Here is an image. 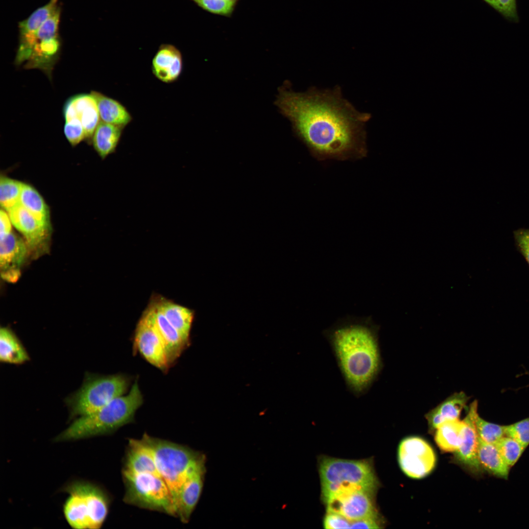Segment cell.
<instances>
[{
  "label": "cell",
  "mask_w": 529,
  "mask_h": 529,
  "mask_svg": "<svg viewBox=\"0 0 529 529\" xmlns=\"http://www.w3.org/2000/svg\"><path fill=\"white\" fill-rule=\"evenodd\" d=\"M275 104L315 153L339 157L364 149L365 126L371 115L358 111L342 96L340 87L300 93L286 84L279 88Z\"/></svg>",
  "instance_id": "obj_1"
},
{
  "label": "cell",
  "mask_w": 529,
  "mask_h": 529,
  "mask_svg": "<svg viewBox=\"0 0 529 529\" xmlns=\"http://www.w3.org/2000/svg\"><path fill=\"white\" fill-rule=\"evenodd\" d=\"M378 328L370 316H347L325 331L349 387L360 394L372 384L380 368Z\"/></svg>",
  "instance_id": "obj_2"
},
{
  "label": "cell",
  "mask_w": 529,
  "mask_h": 529,
  "mask_svg": "<svg viewBox=\"0 0 529 529\" xmlns=\"http://www.w3.org/2000/svg\"><path fill=\"white\" fill-rule=\"evenodd\" d=\"M143 402L137 381L125 395L118 396L97 410L79 416L57 435L56 442L84 439L111 433L132 422Z\"/></svg>",
  "instance_id": "obj_3"
},
{
  "label": "cell",
  "mask_w": 529,
  "mask_h": 529,
  "mask_svg": "<svg viewBox=\"0 0 529 529\" xmlns=\"http://www.w3.org/2000/svg\"><path fill=\"white\" fill-rule=\"evenodd\" d=\"M318 471L322 502L342 489L378 490L380 485L371 458L352 460L323 456L319 458Z\"/></svg>",
  "instance_id": "obj_4"
},
{
  "label": "cell",
  "mask_w": 529,
  "mask_h": 529,
  "mask_svg": "<svg viewBox=\"0 0 529 529\" xmlns=\"http://www.w3.org/2000/svg\"><path fill=\"white\" fill-rule=\"evenodd\" d=\"M141 440L151 451L158 471L168 485L176 509L181 487L192 469L205 458L199 452L144 434Z\"/></svg>",
  "instance_id": "obj_5"
},
{
  "label": "cell",
  "mask_w": 529,
  "mask_h": 529,
  "mask_svg": "<svg viewBox=\"0 0 529 529\" xmlns=\"http://www.w3.org/2000/svg\"><path fill=\"white\" fill-rule=\"evenodd\" d=\"M69 496L63 513L69 525L74 529H98L105 522L109 511V499L98 486L77 481L64 489Z\"/></svg>",
  "instance_id": "obj_6"
},
{
  "label": "cell",
  "mask_w": 529,
  "mask_h": 529,
  "mask_svg": "<svg viewBox=\"0 0 529 529\" xmlns=\"http://www.w3.org/2000/svg\"><path fill=\"white\" fill-rule=\"evenodd\" d=\"M122 476L126 503L176 516L171 492L160 475L122 471Z\"/></svg>",
  "instance_id": "obj_7"
},
{
  "label": "cell",
  "mask_w": 529,
  "mask_h": 529,
  "mask_svg": "<svg viewBox=\"0 0 529 529\" xmlns=\"http://www.w3.org/2000/svg\"><path fill=\"white\" fill-rule=\"evenodd\" d=\"M129 384V378L122 374L89 377L67 400L71 416H81L97 410L123 395Z\"/></svg>",
  "instance_id": "obj_8"
},
{
  "label": "cell",
  "mask_w": 529,
  "mask_h": 529,
  "mask_svg": "<svg viewBox=\"0 0 529 529\" xmlns=\"http://www.w3.org/2000/svg\"><path fill=\"white\" fill-rule=\"evenodd\" d=\"M377 490L360 487L339 490L323 502L326 511L338 513L353 521L382 517L376 503Z\"/></svg>",
  "instance_id": "obj_9"
},
{
  "label": "cell",
  "mask_w": 529,
  "mask_h": 529,
  "mask_svg": "<svg viewBox=\"0 0 529 529\" xmlns=\"http://www.w3.org/2000/svg\"><path fill=\"white\" fill-rule=\"evenodd\" d=\"M400 467L408 477L413 479L425 477L433 470L436 457L431 445L418 436H409L400 442L398 450Z\"/></svg>",
  "instance_id": "obj_10"
},
{
  "label": "cell",
  "mask_w": 529,
  "mask_h": 529,
  "mask_svg": "<svg viewBox=\"0 0 529 529\" xmlns=\"http://www.w3.org/2000/svg\"><path fill=\"white\" fill-rule=\"evenodd\" d=\"M134 349L149 363L164 372L169 363L163 340L145 310L138 321L134 336Z\"/></svg>",
  "instance_id": "obj_11"
},
{
  "label": "cell",
  "mask_w": 529,
  "mask_h": 529,
  "mask_svg": "<svg viewBox=\"0 0 529 529\" xmlns=\"http://www.w3.org/2000/svg\"><path fill=\"white\" fill-rule=\"evenodd\" d=\"M478 402H472L467 413L462 420V437L458 450L455 452L457 460L474 475L482 474V470L478 459V451L479 436L477 432L475 417L478 412Z\"/></svg>",
  "instance_id": "obj_12"
},
{
  "label": "cell",
  "mask_w": 529,
  "mask_h": 529,
  "mask_svg": "<svg viewBox=\"0 0 529 529\" xmlns=\"http://www.w3.org/2000/svg\"><path fill=\"white\" fill-rule=\"evenodd\" d=\"M7 213L13 226L23 236L28 249L36 255L45 251L51 229L40 223L20 204Z\"/></svg>",
  "instance_id": "obj_13"
},
{
  "label": "cell",
  "mask_w": 529,
  "mask_h": 529,
  "mask_svg": "<svg viewBox=\"0 0 529 529\" xmlns=\"http://www.w3.org/2000/svg\"><path fill=\"white\" fill-rule=\"evenodd\" d=\"M28 249L24 239L13 232L0 239V274L5 281L14 283L18 280Z\"/></svg>",
  "instance_id": "obj_14"
},
{
  "label": "cell",
  "mask_w": 529,
  "mask_h": 529,
  "mask_svg": "<svg viewBox=\"0 0 529 529\" xmlns=\"http://www.w3.org/2000/svg\"><path fill=\"white\" fill-rule=\"evenodd\" d=\"M206 458L190 471L180 490L176 506V517L187 523L194 510L203 489L206 472Z\"/></svg>",
  "instance_id": "obj_15"
},
{
  "label": "cell",
  "mask_w": 529,
  "mask_h": 529,
  "mask_svg": "<svg viewBox=\"0 0 529 529\" xmlns=\"http://www.w3.org/2000/svg\"><path fill=\"white\" fill-rule=\"evenodd\" d=\"M63 113L65 120H77L83 126L86 138H92L101 120L96 100L91 93L70 98L64 106Z\"/></svg>",
  "instance_id": "obj_16"
},
{
  "label": "cell",
  "mask_w": 529,
  "mask_h": 529,
  "mask_svg": "<svg viewBox=\"0 0 529 529\" xmlns=\"http://www.w3.org/2000/svg\"><path fill=\"white\" fill-rule=\"evenodd\" d=\"M145 310L149 313L163 340L171 366L180 356L189 342L169 323L153 299Z\"/></svg>",
  "instance_id": "obj_17"
},
{
  "label": "cell",
  "mask_w": 529,
  "mask_h": 529,
  "mask_svg": "<svg viewBox=\"0 0 529 529\" xmlns=\"http://www.w3.org/2000/svg\"><path fill=\"white\" fill-rule=\"evenodd\" d=\"M58 0H50L46 5L34 11L27 19L19 23V45L16 62H20L27 54L40 26L58 8Z\"/></svg>",
  "instance_id": "obj_18"
},
{
  "label": "cell",
  "mask_w": 529,
  "mask_h": 529,
  "mask_svg": "<svg viewBox=\"0 0 529 529\" xmlns=\"http://www.w3.org/2000/svg\"><path fill=\"white\" fill-rule=\"evenodd\" d=\"M183 67L180 50L171 45H163L154 56L151 63L153 75L166 83H171L180 76Z\"/></svg>",
  "instance_id": "obj_19"
},
{
  "label": "cell",
  "mask_w": 529,
  "mask_h": 529,
  "mask_svg": "<svg viewBox=\"0 0 529 529\" xmlns=\"http://www.w3.org/2000/svg\"><path fill=\"white\" fill-rule=\"evenodd\" d=\"M122 471L160 475L151 451L141 439L129 440Z\"/></svg>",
  "instance_id": "obj_20"
},
{
  "label": "cell",
  "mask_w": 529,
  "mask_h": 529,
  "mask_svg": "<svg viewBox=\"0 0 529 529\" xmlns=\"http://www.w3.org/2000/svg\"><path fill=\"white\" fill-rule=\"evenodd\" d=\"M153 300L169 323L189 342L193 311L163 297H156Z\"/></svg>",
  "instance_id": "obj_21"
},
{
  "label": "cell",
  "mask_w": 529,
  "mask_h": 529,
  "mask_svg": "<svg viewBox=\"0 0 529 529\" xmlns=\"http://www.w3.org/2000/svg\"><path fill=\"white\" fill-rule=\"evenodd\" d=\"M478 457L483 471L498 478L508 479L511 468L503 459L496 444L485 442L479 438Z\"/></svg>",
  "instance_id": "obj_22"
},
{
  "label": "cell",
  "mask_w": 529,
  "mask_h": 529,
  "mask_svg": "<svg viewBox=\"0 0 529 529\" xmlns=\"http://www.w3.org/2000/svg\"><path fill=\"white\" fill-rule=\"evenodd\" d=\"M101 120L125 127L133 120L127 108L120 102L100 93L92 91Z\"/></svg>",
  "instance_id": "obj_23"
},
{
  "label": "cell",
  "mask_w": 529,
  "mask_h": 529,
  "mask_svg": "<svg viewBox=\"0 0 529 529\" xmlns=\"http://www.w3.org/2000/svg\"><path fill=\"white\" fill-rule=\"evenodd\" d=\"M124 128L100 121L92 139L95 149L102 159L115 151Z\"/></svg>",
  "instance_id": "obj_24"
},
{
  "label": "cell",
  "mask_w": 529,
  "mask_h": 529,
  "mask_svg": "<svg viewBox=\"0 0 529 529\" xmlns=\"http://www.w3.org/2000/svg\"><path fill=\"white\" fill-rule=\"evenodd\" d=\"M469 399L463 392L455 393L428 412V417L436 426L447 421L458 419Z\"/></svg>",
  "instance_id": "obj_25"
},
{
  "label": "cell",
  "mask_w": 529,
  "mask_h": 529,
  "mask_svg": "<svg viewBox=\"0 0 529 529\" xmlns=\"http://www.w3.org/2000/svg\"><path fill=\"white\" fill-rule=\"evenodd\" d=\"M29 360L28 353L15 334L7 328H1L0 330V361L20 364Z\"/></svg>",
  "instance_id": "obj_26"
},
{
  "label": "cell",
  "mask_w": 529,
  "mask_h": 529,
  "mask_svg": "<svg viewBox=\"0 0 529 529\" xmlns=\"http://www.w3.org/2000/svg\"><path fill=\"white\" fill-rule=\"evenodd\" d=\"M20 204L28 211L40 223L51 229L48 207L40 194L30 185L23 184Z\"/></svg>",
  "instance_id": "obj_27"
},
{
  "label": "cell",
  "mask_w": 529,
  "mask_h": 529,
  "mask_svg": "<svg viewBox=\"0 0 529 529\" xmlns=\"http://www.w3.org/2000/svg\"><path fill=\"white\" fill-rule=\"evenodd\" d=\"M462 431V420L446 421L435 430L434 440L441 451L455 453L460 445Z\"/></svg>",
  "instance_id": "obj_28"
},
{
  "label": "cell",
  "mask_w": 529,
  "mask_h": 529,
  "mask_svg": "<svg viewBox=\"0 0 529 529\" xmlns=\"http://www.w3.org/2000/svg\"><path fill=\"white\" fill-rule=\"evenodd\" d=\"M24 183L1 176L0 179V203L7 212L20 204Z\"/></svg>",
  "instance_id": "obj_29"
},
{
  "label": "cell",
  "mask_w": 529,
  "mask_h": 529,
  "mask_svg": "<svg viewBox=\"0 0 529 529\" xmlns=\"http://www.w3.org/2000/svg\"><path fill=\"white\" fill-rule=\"evenodd\" d=\"M475 423L479 438L485 442L497 444L505 436V425L487 421L481 418L478 412L476 415Z\"/></svg>",
  "instance_id": "obj_30"
},
{
  "label": "cell",
  "mask_w": 529,
  "mask_h": 529,
  "mask_svg": "<svg viewBox=\"0 0 529 529\" xmlns=\"http://www.w3.org/2000/svg\"><path fill=\"white\" fill-rule=\"evenodd\" d=\"M496 445L510 468L516 463L526 449L517 441L508 436L503 437Z\"/></svg>",
  "instance_id": "obj_31"
},
{
  "label": "cell",
  "mask_w": 529,
  "mask_h": 529,
  "mask_svg": "<svg viewBox=\"0 0 529 529\" xmlns=\"http://www.w3.org/2000/svg\"><path fill=\"white\" fill-rule=\"evenodd\" d=\"M505 427V436L515 439L526 449L529 445V417Z\"/></svg>",
  "instance_id": "obj_32"
},
{
  "label": "cell",
  "mask_w": 529,
  "mask_h": 529,
  "mask_svg": "<svg viewBox=\"0 0 529 529\" xmlns=\"http://www.w3.org/2000/svg\"><path fill=\"white\" fill-rule=\"evenodd\" d=\"M60 17V8L58 7L40 26L36 33L33 44L37 40L46 39L58 35Z\"/></svg>",
  "instance_id": "obj_33"
},
{
  "label": "cell",
  "mask_w": 529,
  "mask_h": 529,
  "mask_svg": "<svg viewBox=\"0 0 529 529\" xmlns=\"http://www.w3.org/2000/svg\"><path fill=\"white\" fill-rule=\"evenodd\" d=\"M64 131L67 139L73 146L86 139L83 126L74 119L65 120Z\"/></svg>",
  "instance_id": "obj_34"
},
{
  "label": "cell",
  "mask_w": 529,
  "mask_h": 529,
  "mask_svg": "<svg viewBox=\"0 0 529 529\" xmlns=\"http://www.w3.org/2000/svg\"><path fill=\"white\" fill-rule=\"evenodd\" d=\"M204 9L217 14L227 15L233 9L234 1L226 0H193Z\"/></svg>",
  "instance_id": "obj_35"
},
{
  "label": "cell",
  "mask_w": 529,
  "mask_h": 529,
  "mask_svg": "<svg viewBox=\"0 0 529 529\" xmlns=\"http://www.w3.org/2000/svg\"><path fill=\"white\" fill-rule=\"evenodd\" d=\"M506 18L518 20L516 0H484Z\"/></svg>",
  "instance_id": "obj_36"
},
{
  "label": "cell",
  "mask_w": 529,
  "mask_h": 529,
  "mask_svg": "<svg viewBox=\"0 0 529 529\" xmlns=\"http://www.w3.org/2000/svg\"><path fill=\"white\" fill-rule=\"evenodd\" d=\"M351 525V521L332 511H326L323 520V527L327 529H349Z\"/></svg>",
  "instance_id": "obj_37"
},
{
  "label": "cell",
  "mask_w": 529,
  "mask_h": 529,
  "mask_svg": "<svg viewBox=\"0 0 529 529\" xmlns=\"http://www.w3.org/2000/svg\"><path fill=\"white\" fill-rule=\"evenodd\" d=\"M513 234L517 249L529 265V229H519Z\"/></svg>",
  "instance_id": "obj_38"
},
{
  "label": "cell",
  "mask_w": 529,
  "mask_h": 529,
  "mask_svg": "<svg viewBox=\"0 0 529 529\" xmlns=\"http://www.w3.org/2000/svg\"><path fill=\"white\" fill-rule=\"evenodd\" d=\"M384 520L381 518H370L351 521V528L380 529L383 528Z\"/></svg>",
  "instance_id": "obj_39"
},
{
  "label": "cell",
  "mask_w": 529,
  "mask_h": 529,
  "mask_svg": "<svg viewBox=\"0 0 529 529\" xmlns=\"http://www.w3.org/2000/svg\"><path fill=\"white\" fill-rule=\"evenodd\" d=\"M12 223L8 213L1 209L0 212V239L12 233Z\"/></svg>",
  "instance_id": "obj_40"
},
{
  "label": "cell",
  "mask_w": 529,
  "mask_h": 529,
  "mask_svg": "<svg viewBox=\"0 0 529 529\" xmlns=\"http://www.w3.org/2000/svg\"><path fill=\"white\" fill-rule=\"evenodd\" d=\"M226 0L235 2V0Z\"/></svg>",
  "instance_id": "obj_41"
}]
</instances>
